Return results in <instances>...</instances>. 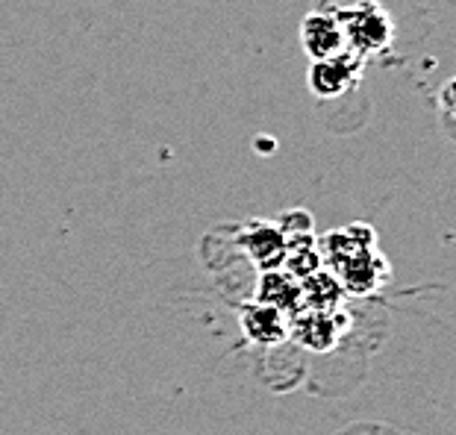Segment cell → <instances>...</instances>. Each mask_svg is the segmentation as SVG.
I'll return each mask as SVG.
<instances>
[{"mask_svg": "<svg viewBox=\"0 0 456 435\" xmlns=\"http://www.w3.org/2000/svg\"><path fill=\"white\" fill-rule=\"evenodd\" d=\"M333 274L338 277V283L345 286L347 294L362 297V294L380 292L386 279L392 277V268H389V262H386V256L380 254V250L374 247V250H362V254L351 256L342 265H336Z\"/></svg>", "mask_w": 456, "mask_h": 435, "instance_id": "obj_5", "label": "cell"}, {"mask_svg": "<svg viewBox=\"0 0 456 435\" xmlns=\"http://www.w3.org/2000/svg\"><path fill=\"white\" fill-rule=\"evenodd\" d=\"M439 109L444 112V118L456 121V77L439 89Z\"/></svg>", "mask_w": 456, "mask_h": 435, "instance_id": "obj_12", "label": "cell"}, {"mask_svg": "<svg viewBox=\"0 0 456 435\" xmlns=\"http://www.w3.org/2000/svg\"><path fill=\"white\" fill-rule=\"evenodd\" d=\"M283 268H286L292 277H297V279H306V277H313L315 270H322L324 262H322V254H318V238H315L313 233L286 238V259H283Z\"/></svg>", "mask_w": 456, "mask_h": 435, "instance_id": "obj_10", "label": "cell"}, {"mask_svg": "<svg viewBox=\"0 0 456 435\" xmlns=\"http://www.w3.org/2000/svg\"><path fill=\"white\" fill-rule=\"evenodd\" d=\"M336 18L342 21L347 51L362 60L386 51L395 38V21L380 0H356V4L338 9Z\"/></svg>", "mask_w": 456, "mask_h": 435, "instance_id": "obj_1", "label": "cell"}, {"mask_svg": "<svg viewBox=\"0 0 456 435\" xmlns=\"http://www.w3.org/2000/svg\"><path fill=\"white\" fill-rule=\"evenodd\" d=\"M256 301L265 306H274L289 318L297 315L304 309V297H300V279L289 274L286 268H271L259 270L256 283Z\"/></svg>", "mask_w": 456, "mask_h": 435, "instance_id": "obj_8", "label": "cell"}, {"mask_svg": "<svg viewBox=\"0 0 456 435\" xmlns=\"http://www.w3.org/2000/svg\"><path fill=\"white\" fill-rule=\"evenodd\" d=\"M300 297H304V309H318V312H338L345 303V286L338 283L333 270H315L313 277L300 279Z\"/></svg>", "mask_w": 456, "mask_h": 435, "instance_id": "obj_9", "label": "cell"}, {"mask_svg": "<svg viewBox=\"0 0 456 435\" xmlns=\"http://www.w3.org/2000/svg\"><path fill=\"white\" fill-rule=\"evenodd\" d=\"M365 60L351 51L333 56V60H318L309 65V89L315 98H342L345 92H351L362 77Z\"/></svg>", "mask_w": 456, "mask_h": 435, "instance_id": "obj_3", "label": "cell"}, {"mask_svg": "<svg viewBox=\"0 0 456 435\" xmlns=\"http://www.w3.org/2000/svg\"><path fill=\"white\" fill-rule=\"evenodd\" d=\"M300 47L313 62L318 60H333V56L347 51V38L342 30V21L336 18V12H309L300 21Z\"/></svg>", "mask_w": 456, "mask_h": 435, "instance_id": "obj_4", "label": "cell"}, {"mask_svg": "<svg viewBox=\"0 0 456 435\" xmlns=\"http://www.w3.org/2000/svg\"><path fill=\"white\" fill-rule=\"evenodd\" d=\"M239 247L254 259L259 270L283 268L286 236L274 221H254V224H248L239 236Z\"/></svg>", "mask_w": 456, "mask_h": 435, "instance_id": "obj_6", "label": "cell"}, {"mask_svg": "<svg viewBox=\"0 0 456 435\" xmlns=\"http://www.w3.org/2000/svg\"><path fill=\"white\" fill-rule=\"evenodd\" d=\"M239 324L250 344L274 347V344L289 342V315L280 312L274 306H265L259 301L245 303L239 312Z\"/></svg>", "mask_w": 456, "mask_h": 435, "instance_id": "obj_7", "label": "cell"}, {"mask_svg": "<svg viewBox=\"0 0 456 435\" xmlns=\"http://www.w3.org/2000/svg\"><path fill=\"white\" fill-rule=\"evenodd\" d=\"M277 227L283 230L286 238L306 236V233H313V215H309V212H300V209L286 212V215H280Z\"/></svg>", "mask_w": 456, "mask_h": 435, "instance_id": "obj_11", "label": "cell"}, {"mask_svg": "<svg viewBox=\"0 0 456 435\" xmlns=\"http://www.w3.org/2000/svg\"><path fill=\"white\" fill-rule=\"evenodd\" d=\"M345 333V315L338 312H318V309H300L289 318V338L313 353L336 350Z\"/></svg>", "mask_w": 456, "mask_h": 435, "instance_id": "obj_2", "label": "cell"}]
</instances>
